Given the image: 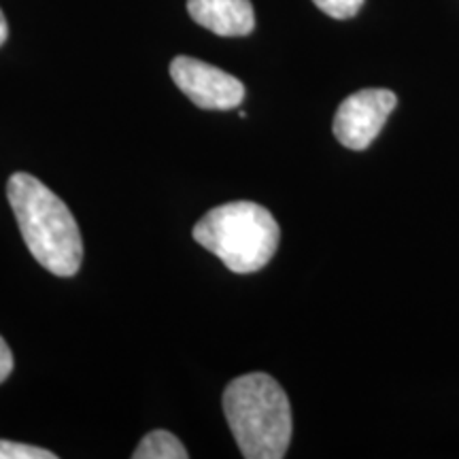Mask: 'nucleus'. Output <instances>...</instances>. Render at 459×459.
Returning a JSON list of instances; mask_svg holds the SVG:
<instances>
[{"label": "nucleus", "mask_w": 459, "mask_h": 459, "mask_svg": "<svg viewBox=\"0 0 459 459\" xmlns=\"http://www.w3.org/2000/svg\"><path fill=\"white\" fill-rule=\"evenodd\" d=\"M7 198L34 260L56 277L77 274L83 262V240L62 198L28 172L11 177Z\"/></svg>", "instance_id": "f257e3e1"}, {"label": "nucleus", "mask_w": 459, "mask_h": 459, "mask_svg": "<svg viewBox=\"0 0 459 459\" xmlns=\"http://www.w3.org/2000/svg\"><path fill=\"white\" fill-rule=\"evenodd\" d=\"M223 411L247 459H281L291 443V406L271 375L251 372L223 392Z\"/></svg>", "instance_id": "f03ea898"}, {"label": "nucleus", "mask_w": 459, "mask_h": 459, "mask_svg": "<svg viewBox=\"0 0 459 459\" xmlns=\"http://www.w3.org/2000/svg\"><path fill=\"white\" fill-rule=\"evenodd\" d=\"M194 240L232 273L260 271L277 254L281 228L264 206L238 200L215 206L194 226Z\"/></svg>", "instance_id": "7ed1b4c3"}, {"label": "nucleus", "mask_w": 459, "mask_h": 459, "mask_svg": "<svg viewBox=\"0 0 459 459\" xmlns=\"http://www.w3.org/2000/svg\"><path fill=\"white\" fill-rule=\"evenodd\" d=\"M170 77L194 105L206 111H230L243 105L245 85L213 65L189 56L170 62Z\"/></svg>", "instance_id": "20e7f679"}, {"label": "nucleus", "mask_w": 459, "mask_h": 459, "mask_svg": "<svg viewBox=\"0 0 459 459\" xmlns=\"http://www.w3.org/2000/svg\"><path fill=\"white\" fill-rule=\"evenodd\" d=\"M395 105H398V99L392 90L370 88L355 91L341 102L334 115L332 130L338 143L355 152L370 147Z\"/></svg>", "instance_id": "39448f33"}, {"label": "nucleus", "mask_w": 459, "mask_h": 459, "mask_svg": "<svg viewBox=\"0 0 459 459\" xmlns=\"http://www.w3.org/2000/svg\"><path fill=\"white\" fill-rule=\"evenodd\" d=\"M187 11L198 26L217 37H247L255 28L251 0H187Z\"/></svg>", "instance_id": "423d86ee"}, {"label": "nucleus", "mask_w": 459, "mask_h": 459, "mask_svg": "<svg viewBox=\"0 0 459 459\" xmlns=\"http://www.w3.org/2000/svg\"><path fill=\"white\" fill-rule=\"evenodd\" d=\"M134 459H187L186 446L175 434L166 429H153L141 440L136 451L132 453Z\"/></svg>", "instance_id": "0eeeda50"}, {"label": "nucleus", "mask_w": 459, "mask_h": 459, "mask_svg": "<svg viewBox=\"0 0 459 459\" xmlns=\"http://www.w3.org/2000/svg\"><path fill=\"white\" fill-rule=\"evenodd\" d=\"M0 459H56V453L41 446L0 440Z\"/></svg>", "instance_id": "6e6552de"}, {"label": "nucleus", "mask_w": 459, "mask_h": 459, "mask_svg": "<svg viewBox=\"0 0 459 459\" xmlns=\"http://www.w3.org/2000/svg\"><path fill=\"white\" fill-rule=\"evenodd\" d=\"M313 3L334 20H351L353 15L359 13L364 0H313Z\"/></svg>", "instance_id": "1a4fd4ad"}, {"label": "nucleus", "mask_w": 459, "mask_h": 459, "mask_svg": "<svg viewBox=\"0 0 459 459\" xmlns=\"http://www.w3.org/2000/svg\"><path fill=\"white\" fill-rule=\"evenodd\" d=\"M13 372V353H11L9 344L0 336V383H4Z\"/></svg>", "instance_id": "9d476101"}, {"label": "nucleus", "mask_w": 459, "mask_h": 459, "mask_svg": "<svg viewBox=\"0 0 459 459\" xmlns=\"http://www.w3.org/2000/svg\"><path fill=\"white\" fill-rule=\"evenodd\" d=\"M9 37V26H7V20H4L3 11H0V45L7 41Z\"/></svg>", "instance_id": "9b49d317"}]
</instances>
